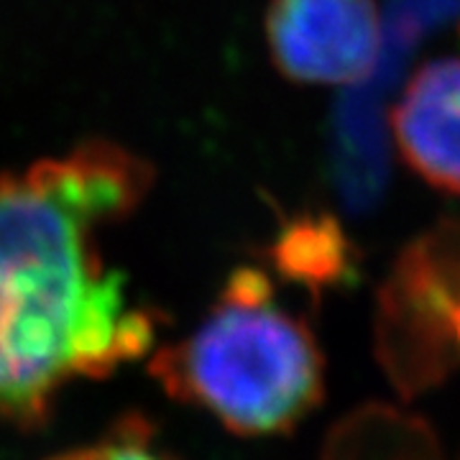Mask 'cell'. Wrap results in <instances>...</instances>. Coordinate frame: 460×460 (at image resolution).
Masks as SVG:
<instances>
[{
	"label": "cell",
	"instance_id": "obj_6",
	"mask_svg": "<svg viewBox=\"0 0 460 460\" xmlns=\"http://www.w3.org/2000/svg\"><path fill=\"white\" fill-rule=\"evenodd\" d=\"M274 261L284 277L310 289L345 284L356 271L348 235L325 215H302L287 223L274 246Z\"/></svg>",
	"mask_w": 460,
	"mask_h": 460
},
{
	"label": "cell",
	"instance_id": "obj_5",
	"mask_svg": "<svg viewBox=\"0 0 460 460\" xmlns=\"http://www.w3.org/2000/svg\"><path fill=\"white\" fill-rule=\"evenodd\" d=\"M402 159L429 187L460 198V59L422 65L392 111Z\"/></svg>",
	"mask_w": 460,
	"mask_h": 460
},
{
	"label": "cell",
	"instance_id": "obj_3",
	"mask_svg": "<svg viewBox=\"0 0 460 460\" xmlns=\"http://www.w3.org/2000/svg\"><path fill=\"white\" fill-rule=\"evenodd\" d=\"M381 350L396 376L422 381L458 356L460 220H443L404 248L381 289Z\"/></svg>",
	"mask_w": 460,
	"mask_h": 460
},
{
	"label": "cell",
	"instance_id": "obj_2",
	"mask_svg": "<svg viewBox=\"0 0 460 460\" xmlns=\"http://www.w3.org/2000/svg\"><path fill=\"white\" fill-rule=\"evenodd\" d=\"M154 376L181 404L241 435L287 432L323 396V356L305 320L284 310L269 277L235 269L210 313L164 348Z\"/></svg>",
	"mask_w": 460,
	"mask_h": 460
},
{
	"label": "cell",
	"instance_id": "obj_1",
	"mask_svg": "<svg viewBox=\"0 0 460 460\" xmlns=\"http://www.w3.org/2000/svg\"><path fill=\"white\" fill-rule=\"evenodd\" d=\"M90 202L49 166L0 174V417L39 425L72 378L138 358L154 320L105 271Z\"/></svg>",
	"mask_w": 460,
	"mask_h": 460
},
{
	"label": "cell",
	"instance_id": "obj_7",
	"mask_svg": "<svg viewBox=\"0 0 460 460\" xmlns=\"http://www.w3.org/2000/svg\"><path fill=\"white\" fill-rule=\"evenodd\" d=\"M54 460H174L141 420H123L95 443L69 450Z\"/></svg>",
	"mask_w": 460,
	"mask_h": 460
},
{
	"label": "cell",
	"instance_id": "obj_4",
	"mask_svg": "<svg viewBox=\"0 0 460 460\" xmlns=\"http://www.w3.org/2000/svg\"><path fill=\"white\" fill-rule=\"evenodd\" d=\"M266 44L292 83L358 84L378 66L381 11L376 0H271Z\"/></svg>",
	"mask_w": 460,
	"mask_h": 460
}]
</instances>
